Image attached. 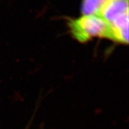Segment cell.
I'll list each match as a JSON object with an SVG mask.
<instances>
[{"instance_id":"cell-1","label":"cell","mask_w":129,"mask_h":129,"mask_svg":"<svg viewBox=\"0 0 129 129\" xmlns=\"http://www.w3.org/2000/svg\"><path fill=\"white\" fill-rule=\"evenodd\" d=\"M73 37L81 42H86L94 37L112 39L109 23L99 15H84L69 23Z\"/></svg>"},{"instance_id":"cell-2","label":"cell","mask_w":129,"mask_h":129,"mask_svg":"<svg viewBox=\"0 0 129 129\" xmlns=\"http://www.w3.org/2000/svg\"><path fill=\"white\" fill-rule=\"evenodd\" d=\"M127 13H128V0H109L102 8L99 16L110 23Z\"/></svg>"},{"instance_id":"cell-3","label":"cell","mask_w":129,"mask_h":129,"mask_svg":"<svg viewBox=\"0 0 129 129\" xmlns=\"http://www.w3.org/2000/svg\"><path fill=\"white\" fill-rule=\"evenodd\" d=\"M109 0H82L81 11L84 15H99L103 7Z\"/></svg>"}]
</instances>
